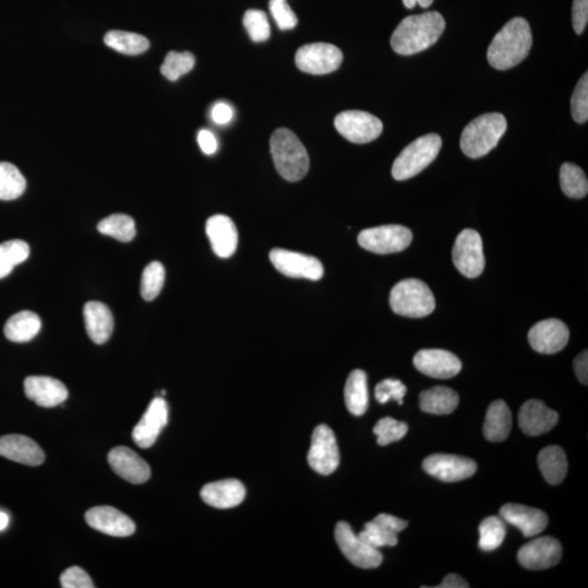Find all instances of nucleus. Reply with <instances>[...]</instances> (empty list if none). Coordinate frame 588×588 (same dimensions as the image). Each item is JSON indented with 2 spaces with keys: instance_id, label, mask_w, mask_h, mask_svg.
I'll return each instance as SVG.
<instances>
[{
  "instance_id": "13",
  "label": "nucleus",
  "mask_w": 588,
  "mask_h": 588,
  "mask_svg": "<svg viewBox=\"0 0 588 588\" xmlns=\"http://www.w3.org/2000/svg\"><path fill=\"white\" fill-rule=\"evenodd\" d=\"M269 258L274 267L287 277L317 282L323 275V264L314 256L284 249H274L269 253Z\"/></svg>"
},
{
  "instance_id": "6",
  "label": "nucleus",
  "mask_w": 588,
  "mask_h": 588,
  "mask_svg": "<svg viewBox=\"0 0 588 588\" xmlns=\"http://www.w3.org/2000/svg\"><path fill=\"white\" fill-rule=\"evenodd\" d=\"M442 140L439 134H426L409 144L393 163L391 174L398 181L411 179L439 156Z\"/></svg>"
},
{
  "instance_id": "23",
  "label": "nucleus",
  "mask_w": 588,
  "mask_h": 588,
  "mask_svg": "<svg viewBox=\"0 0 588 588\" xmlns=\"http://www.w3.org/2000/svg\"><path fill=\"white\" fill-rule=\"evenodd\" d=\"M25 396L42 408H55L68 398L61 381L47 376H30L24 381Z\"/></svg>"
},
{
  "instance_id": "15",
  "label": "nucleus",
  "mask_w": 588,
  "mask_h": 588,
  "mask_svg": "<svg viewBox=\"0 0 588 588\" xmlns=\"http://www.w3.org/2000/svg\"><path fill=\"white\" fill-rule=\"evenodd\" d=\"M563 558V547L558 539L545 536L534 539L523 546L517 553V560L528 570H545L552 568Z\"/></svg>"
},
{
  "instance_id": "24",
  "label": "nucleus",
  "mask_w": 588,
  "mask_h": 588,
  "mask_svg": "<svg viewBox=\"0 0 588 588\" xmlns=\"http://www.w3.org/2000/svg\"><path fill=\"white\" fill-rule=\"evenodd\" d=\"M500 516L519 528L525 537L538 535L548 525V516L544 511L525 505L506 504L501 506Z\"/></svg>"
},
{
  "instance_id": "46",
  "label": "nucleus",
  "mask_w": 588,
  "mask_h": 588,
  "mask_svg": "<svg viewBox=\"0 0 588 588\" xmlns=\"http://www.w3.org/2000/svg\"><path fill=\"white\" fill-rule=\"evenodd\" d=\"M269 9L280 30H293L298 24V18L287 0H271Z\"/></svg>"
},
{
  "instance_id": "3",
  "label": "nucleus",
  "mask_w": 588,
  "mask_h": 588,
  "mask_svg": "<svg viewBox=\"0 0 588 588\" xmlns=\"http://www.w3.org/2000/svg\"><path fill=\"white\" fill-rule=\"evenodd\" d=\"M271 152L275 167L284 179L299 181L309 171V154L298 137L289 129L280 128L273 133Z\"/></svg>"
},
{
  "instance_id": "9",
  "label": "nucleus",
  "mask_w": 588,
  "mask_h": 588,
  "mask_svg": "<svg viewBox=\"0 0 588 588\" xmlns=\"http://www.w3.org/2000/svg\"><path fill=\"white\" fill-rule=\"evenodd\" d=\"M334 127L348 141L364 144L374 141L382 132V122L370 112L347 111L336 117Z\"/></svg>"
},
{
  "instance_id": "52",
  "label": "nucleus",
  "mask_w": 588,
  "mask_h": 588,
  "mask_svg": "<svg viewBox=\"0 0 588 588\" xmlns=\"http://www.w3.org/2000/svg\"><path fill=\"white\" fill-rule=\"evenodd\" d=\"M439 588H468L469 587L468 583L463 579L460 575L458 574H448L444 580H442L441 584L437 586Z\"/></svg>"
},
{
  "instance_id": "22",
  "label": "nucleus",
  "mask_w": 588,
  "mask_h": 588,
  "mask_svg": "<svg viewBox=\"0 0 588 588\" xmlns=\"http://www.w3.org/2000/svg\"><path fill=\"white\" fill-rule=\"evenodd\" d=\"M559 420V414L541 400H528L520 409L519 426L528 436H541L552 430Z\"/></svg>"
},
{
  "instance_id": "20",
  "label": "nucleus",
  "mask_w": 588,
  "mask_h": 588,
  "mask_svg": "<svg viewBox=\"0 0 588 588\" xmlns=\"http://www.w3.org/2000/svg\"><path fill=\"white\" fill-rule=\"evenodd\" d=\"M108 462L113 471L129 483L140 485L148 482L150 477L149 464L130 448H113L108 453Z\"/></svg>"
},
{
  "instance_id": "4",
  "label": "nucleus",
  "mask_w": 588,
  "mask_h": 588,
  "mask_svg": "<svg viewBox=\"0 0 588 588\" xmlns=\"http://www.w3.org/2000/svg\"><path fill=\"white\" fill-rule=\"evenodd\" d=\"M506 126L508 123L503 113H485L476 118L462 132V152L471 159L483 158L497 147Z\"/></svg>"
},
{
  "instance_id": "5",
  "label": "nucleus",
  "mask_w": 588,
  "mask_h": 588,
  "mask_svg": "<svg viewBox=\"0 0 588 588\" xmlns=\"http://www.w3.org/2000/svg\"><path fill=\"white\" fill-rule=\"evenodd\" d=\"M390 306L398 315L420 318L430 315L436 307L433 293L419 279H404L392 288Z\"/></svg>"
},
{
  "instance_id": "38",
  "label": "nucleus",
  "mask_w": 588,
  "mask_h": 588,
  "mask_svg": "<svg viewBox=\"0 0 588 588\" xmlns=\"http://www.w3.org/2000/svg\"><path fill=\"white\" fill-rule=\"evenodd\" d=\"M506 537V525L498 516H489L479 525L478 546L484 552H492L503 544Z\"/></svg>"
},
{
  "instance_id": "11",
  "label": "nucleus",
  "mask_w": 588,
  "mask_h": 588,
  "mask_svg": "<svg viewBox=\"0 0 588 588\" xmlns=\"http://www.w3.org/2000/svg\"><path fill=\"white\" fill-rule=\"evenodd\" d=\"M342 52L327 43L302 46L295 53L296 67L301 72L316 75L336 72L342 66Z\"/></svg>"
},
{
  "instance_id": "25",
  "label": "nucleus",
  "mask_w": 588,
  "mask_h": 588,
  "mask_svg": "<svg viewBox=\"0 0 588 588\" xmlns=\"http://www.w3.org/2000/svg\"><path fill=\"white\" fill-rule=\"evenodd\" d=\"M0 456L31 467L40 466L45 460L42 448L24 435L0 437Z\"/></svg>"
},
{
  "instance_id": "30",
  "label": "nucleus",
  "mask_w": 588,
  "mask_h": 588,
  "mask_svg": "<svg viewBox=\"0 0 588 588\" xmlns=\"http://www.w3.org/2000/svg\"><path fill=\"white\" fill-rule=\"evenodd\" d=\"M458 395L451 388L437 386L419 395V407L425 413L450 414L458 406Z\"/></svg>"
},
{
  "instance_id": "53",
  "label": "nucleus",
  "mask_w": 588,
  "mask_h": 588,
  "mask_svg": "<svg viewBox=\"0 0 588 588\" xmlns=\"http://www.w3.org/2000/svg\"><path fill=\"white\" fill-rule=\"evenodd\" d=\"M433 2L434 0H403L404 6L409 9L414 8L417 5L422 8H429Z\"/></svg>"
},
{
  "instance_id": "26",
  "label": "nucleus",
  "mask_w": 588,
  "mask_h": 588,
  "mask_svg": "<svg viewBox=\"0 0 588 588\" xmlns=\"http://www.w3.org/2000/svg\"><path fill=\"white\" fill-rule=\"evenodd\" d=\"M246 490L238 479H223V481L205 485L201 497L205 504L217 509H230L244 503Z\"/></svg>"
},
{
  "instance_id": "32",
  "label": "nucleus",
  "mask_w": 588,
  "mask_h": 588,
  "mask_svg": "<svg viewBox=\"0 0 588 588\" xmlns=\"http://www.w3.org/2000/svg\"><path fill=\"white\" fill-rule=\"evenodd\" d=\"M42 322L34 312L23 311L10 317L5 325V336L13 342H28L40 333Z\"/></svg>"
},
{
  "instance_id": "48",
  "label": "nucleus",
  "mask_w": 588,
  "mask_h": 588,
  "mask_svg": "<svg viewBox=\"0 0 588 588\" xmlns=\"http://www.w3.org/2000/svg\"><path fill=\"white\" fill-rule=\"evenodd\" d=\"M588 21V0H574L572 24L577 34L585 31Z\"/></svg>"
},
{
  "instance_id": "43",
  "label": "nucleus",
  "mask_w": 588,
  "mask_h": 588,
  "mask_svg": "<svg viewBox=\"0 0 588 588\" xmlns=\"http://www.w3.org/2000/svg\"><path fill=\"white\" fill-rule=\"evenodd\" d=\"M245 28L251 40L256 43L265 42L271 36V25L267 15L262 10H247L244 18Z\"/></svg>"
},
{
  "instance_id": "7",
  "label": "nucleus",
  "mask_w": 588,
  "mask_h": 588,
  "mask_svg": "<svg viewBox=\"0 0 588 588\" xmlns=\"http://www.w3.org/2000/svg\"><path fill=\"white\" fill-rule=\"evenodd\" d=\"M413 240L412 231L401 225H386L361 231L359 245L376 255H391L406 250Z\"/></svg>"
},
{
  "instance_id": "27",
  "label": "nucleus",
  "mask_w": 588,
  "mask_h": 588,
  "mask_svg": "<svg viewBox=\"0 0 588 588\" xmlns=\"http://www.w3.org/2000/svg\"><path fill=\"white\" fill-rule=\"evenodd\" d=\"M83 316L92 342L96 344L107 342L113 332V316L110 307L101 302H88L84 305Z\"/></svg>"
},
{
  "instance_id": "36",
  "label": "nucleus",
  "mask_w": 588,
  "mask_h": 588,
  "mask_svg": "<svg viewBox=\"0 0 588 588\" xmlns=\"http://www.w3.org/2000/svg\"><path fill=\"white\" fill-rule=\"evenodd\" d=\"M30 246L23 240H9L0 244V279L7 277L19 264L28 260Z\"/></svg>"
},
{
  "instance_id": "31",
  "label": "nucleus",
  "mask_w": 588,
  "mask_h": 588,
  "mask_svg": "<svg viewBox=\"0 0 588 588\" xmlns=\"http://www.w3.org/2000/svg\"><path fill=\"white\" fill-rule=\"evenodd\" d=\"M538 467L547 483L550 485L563 483L568 473V460L563 448L559 446L544 448L538 455Z\"/></svg>"
},
{
  "instance_id": "45",
  "label": "nucleus",
  "mask_w": 588,
  "mask_h": 588,
  "mask_svg": "<svg viewBox=\"0 0 588 588\" xmlns=\"http://www.w3.org/2000/svg\"><path fill=\"white\" fill-rule=\"evenodd\" d=\"M406 393L407 387L402 384V381L397 380L382 381L375 388L376 400L380 403L395 400L402 406Z\"/></svg>"
},
{
  "instance_id": "28",
  "label": "nucleus",
  "mask_w": 588,
  "mask_h": 588,
  "mask_svg": "<svg viewBox=\"0 0 588 588\" xmlns=\"http://www.w3.org/2000/svg\"><path fill=\"white\" fill-rule=\"evenodd\" d=\"M345 406L351 414L362 417L369 408L368 376L362 370L351 371L344 387Z\"/></svg>"
},
{
  "instance_id": "10",
  "label": "nucleus",
  "mask_w": 588,
  "mask_h": 588,
  "mask_svg": "<svg viewBox=\"0 0 588 588\" xmlns=\"http://www.w3.org/2000/svg\"><path fill=\"white\" fill-rule=\"evenodd\" d=\"M337 545L351 564L362 569H375L382 563L379 549L364 543L347 522H339L334 530Z\"/></svg>"
},
{
  "instance_id": "42",
  "label": "nucleus",
  "mask_w": 588,
  "mask_h": 588,
  "mask_svg": "<svg viewBox=\"0 0 588 588\" xmlns=\"http://www.w3.org/2000/svg\"><path fill=\"white\" fill-rule=\"evenodd\" d=\"M408 424L399 422L392 418H384L379 420L374 428L377 442L381 446H387L401 440L408 433Z\"/></svg>"
},
{
  "instance_id": "50",
  "label": "nucleus",
  "mask_w": 588,
  "mask_h": 588,
  "mask_svg": "<svg viewBox=\"0 0 588 588\" xmlns=\"http://www.w3.org/2000/svg\"><path fill=\"white\" fill-rule=\"evenodd\" d=\"M198 142L204 154L213 155L217 152L218 141L213 132L203 129V130L199 131L198 134Z\"/></svg>"
},
{
  "instance_id": "29",
  "label": "nucleus",
  "mask_w": 588,
  "mask_h": 588,
  "mask_svg": "<svg viewBox=\"0 0 588 588\" xmlns=\"http://www.w3.org/2000/svg\"><path fill=\"white\" fill-rule=\"evenodd\" d=\"M512 429V414L506 403L496 400L490 404L484 424V436L489 441L500 442L508 439Z\"/></svg>"
},
{
  "instance_id": "54",
  "label": "nucleus",
  "mask_w": 588,
  "mask_h": 588,
  "mask_svg": "<svg viewBox=\"0 0 588 588\" xmlns=\"http://www.w3.org/2000/svg\"><path fill=\"white\" fill-rule=\"evenodd\" d=\"M9 517L5 512H0V531H4L7 527Z\"/></svg>"
},
{
  "instance_id": "35",
  "label": "nucleus",
  "mask_w": 588,
  "mask_h": 588,
  "mask_svg": "<svg viewBox=\"0 0 588 588\" xmlns=\"http://www.w3.org/2000/svg\"><path fill=\"white\" fill-rule=\"evenodd\" d=\"M26 181L21 171L13 164L0 163V199L13 201L25 191Z\"/></svg>"
},
{
  "instance_id": "19",
  "label": "nucleus",
  "mask_w": 588,
  "mask_h": 588,
  "mask_svg": "<svg viewBox=\"0 0 588 588\" xmlns=\"http://www.w3.org/2000/svg\"><path fill=\"white\" fill-rule=\"evenodd\" d=\"M167 423H169V406L164 398H155L133 429L134 442L144 449L152 447Z\"/></svg>"
},
{
  "instance_id": "14",
  "label": "nucleus",
  "mask_w": 588,
  "mask_h": 588,
  "mask_svg": "<svg viewBox=\"0 0 588 588\" xmlns=\"http://www.w3.org/2000/svg\"><path fill=\"white\" fill-rule=\"evenodd\" d=\"M424 471L442 482H460L471 477L477 471V463L471 458L436 453L425 458Z\"/></svg>"
},
{
  "instance_id": "21",
  "label": "nucleus",
  "mask_w": 588,
  "mask_h": 588,
  "mask_svg": "<svg viewBox=\"0 0 588 588\" xmlns=\"http://www.w3.org/2000/svg\"><path fill=\"white\" fill-rule=\"evenodd\" d=\"M207 235L216 255L229 258L238 247V230L228 216L214 215L207 220Z\"/></svg>"
},
{
  "instance_id": "18",
  "label": "nucleus",
  "mask_w": 588,
  "mask_h": 588,
  "mask_svg": "<svg viewBox=\"0 0 588 588\" xmlns=\"http://www.w3.org/2000/svg\"><path fill=\"white\" fill-rule=\"evenodd\" d=\"M85 520L94 530L111 536L128 537L136 532V523L127 515L110 506L92 508L86 512Z\"/></svg>"
},
{
  "instance_id": "51",
  "label": "nucleus",
  "mask_w": 588,
  "mask_h": 588,
  "mask_svg": "<svg viewBox=\"0 0 588 588\" xmlns=\"http://www.w3.org/2000/svg\"><path fill=\"white\" fill-rule=\"evenodd\" d=\"M574 371L577 379L582 384L587 385L588 381V352L587 350L583 352L574 360Z\"/></svg>"
},
{
  "instance_id": "44",
  "label": "nucleus",
  "mask_w": 588,
  "mask_h": 588,
  "mask_svg": "<svg viewBox=\"0 0 588 588\" xmlns=\"http://www.w3.org/2000/svg\"><path fill=\"white\" fill-rule=\"evenodd\" d=\"M572 117L577 123L588 120V75H583L571 99Z\"/></svg>"
},
{
  "instance_id": "37",
  "label": "nucleus",
  "mask_w": 588,
  "mask_h": 588,
  "mask_svg": "<svg viewBox=\"0 0 588 588\" xmlns=\"http://www.w3.org/2000/svg\"><path fill=\"white\" fill-rule=\"evenodd\" d=\"M560 185L566 197L582 198L587 196V178L579 166L571 163L561 166Z\"/></svg>"
},
{
  "instance_id": "34",
  "label": "nucleus",
  "mask_w": 588,
  "mask_h": 588,
  "mask_svg": "<svg viewBox=\"0 0 588 588\" xmlns=\"http://www.w3.org/2000/svg\"><path fill=\"white\" fill-rule=\"evenodd\" d=\"M97 229L101 235L121 242H130L137 235L136 221L129 215L113 214L102 219Z\"/></svg>"
},
{
  "instance_id": "12",
  "label": "nucleus",
  "mask_w": 588,
  "mask_h": 588,
  "mask_svg": "<svg viewBox=\"0 0 588 588\" xmlns=\"http://www.w3.org/2000/svg\"><path fill=\"white\" fill-rule=\"evenodd\" d=\"M307 461L322 476H329L338 468L340 456L336 437L327 425L317 426L314 429Z\"/></svg>"
},
{
  "instance_id": "16",
  "label": "nucleus",
  "mask_w": 588,
  "mask_h": 588,
  "mask_svg": "<svg viewBox=\"0 0 588 588\" xmlns=\"http://www.w3.org/2000/svg\"><path fill=\"white\" fill-rule=\"evenodd\" d=\"M413 363L420 373L439 380L452 379L462 370L461 361L457 355L441 349L419 351L415 354Z\"/></svg>"
},
{
  "instance_id": "1",
  "label": "nucleus",
  "mask_w": 588,
  "mask_h": 588,
  "mask_svg": "<svg viewBox=\"0 0 588 588\" xmlns=\"http://www.w3.org/2000/svg\"><path fill=\"white\" fill-rule=\"evenodd\" d=\"M445 28V19L439 13L410 15L393 32L391 47L400 55H414L433 46L444 34Z\"/></svg>"
},
{
  "instance_id": "40",
  "label": "nucleus",
  "mask_w": 588,
  "mask_h": 588,
  "mask_svg": "<svg viewBox=\"0 0 588 588\" xmlns=\"http://www.w3.org/2000/svg\"><path fill=\"white\" fill-rule=\"evenodd\" d=\"M358 536L369 546L376 549L386 546L393 547L398 544V534L375 519L366 523L364 530L360 532Z\"/></svg>"
},
{
  "instance_id": "8",
  "label": "nucleus",
  "mask_w": 588,
  "mask_h": 588,
  "mask_svg": "<svg viewBox=\"0 0 588 588\" xmlns=\"http://www.w3.org/2000/svg\"><path fill=\"white\" fill-rule=\"evenodd\" d=\"M453 264L468 278H477L485 268L483 241L478 232L466 229L458 234L452 250Z\"/></svg>"
},
{
  "instance_id": "49",
  "label": "nucleus",
  "mask_w": 588,
  "mask_h": 588,
  "mask_svg": "<svg viewBox=\"0 0 588 588\" xmlns=\"http://www.w3.org/2000/svg\"><path fill=\"white\" fill-rule=\"evenodd\" d=\"M235 112L229 104L225 101H218L212 110V120L219 126H226L234 118Z\"/></svg>"
},
{
  "instance_id": "41",
  "label": "nucleus",
  "mask_w": 588,
  "mask_h": 588,
  "mask_svg": "<svg viewBox=\"0 0 588 588\" xmlns=\"http://www.w3.org/2000/svg\"><path fill=\"white\" fill-rule=\"evenodd\" d=\"M165 268L159 262H152L144 268L141 279L142 298L153 301L158 298L165 284Z\"/></svg>"
},
{
  "instance_id": "17",
  "label": "nucleus",
  "mask_w": 588,
  "mask_h": 588,
  "mask_svg": "<svg viewBox=\"0 0 588 588\" xmlns=\"http://www.w3.org/2000/svg\"><path fill=\"white\" fill-rule=\"evenodd\" d=\"M569 336V329L564 322L550 318L537 323L531 328L528 342L536 352L554 354L565 348Z\"/></svg>"
},
{
  "instance_id": "33",
  "label": "nucleus",
  "mask_w": 588,
  "mask_h": 588,
  "mask_svg": "<svg viewBox=\"0 0 588 588\" xmlns=\"http://www.w3.org/2000/svg\"><path fill=\"white\" fill-rule=\"evenodd\" d=\"M105 44L111 50L125 55H141L149 48V42L147 37L132 32L113 30L108 32L104 37Z\"/></svg>"
},
{
  "instance_id": "2",
  "label": "nucleus",
  "mask_w": 588,
  "mask_h": 588,
  "mask_svg": "<svg viewBox=\"0 0 588 588\" xmlns=\"http://www.w3.org/2000/svg\"><path fill=\"white\" fill-rule=\"evenodd\" d=\"M532 45V30L527 21L523 18L512 19L490 43L488 63L498 70L514 68L525 61Z\"/></svg>"
},
{
  "instance_id": "47",
  "label": "nucleus",
  "mask_w": 588,
  "mask_h": 588,
  "mask_svg": "<svg viewBox=\"0 0 588 588\" xmlns=\"http://www.w3.org/2000/svg\"><path fill=\"white\" fill-rule=\"evenodd\" d=\"M61 583L63 588H94L93 581L83 569L79 566H72L63 572L61 576Z\"/></svg>"
},
{
  "instance_id": "39",
  "label": "nucleus",
  "mask_w": 588,
  "mask_h": 588,
  "mask_svg": "<svg viewBox=\"0 0 588 588\" xmlns=\"http://www.w3.org/2000/svg\"><path fill=\"white\" fill-rule=\"evenodd\" d=\"M196 66V57L193 53L188 52L178 53L170 52L167 53L163 64H161L160 72L166 79L169 81H177L182 75L191 72Z\"/></svg>"
}]
</instances>
